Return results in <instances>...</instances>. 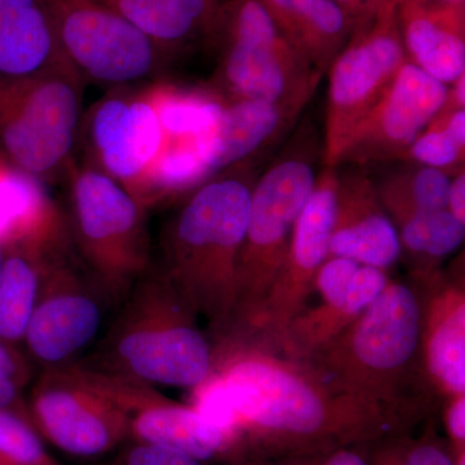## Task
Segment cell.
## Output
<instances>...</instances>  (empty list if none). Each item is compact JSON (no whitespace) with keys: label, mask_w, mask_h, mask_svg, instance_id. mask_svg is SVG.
I'll use <instances>...</instances> for the list:
<instances>
[{"label":"cell","mask_w":465,"mask_h":465,"mask_svg":"<svg viewBox=\"0 0 465 465\" xmlns=\"http://www.w3.org/2000/svg\"><path fill=\"white\" fill-rule=\"evenodd\" d=\"M382 206L396 226L402 252L420 262L414 272L436 268L463 244L465 224L449 210H427L405 202H382Z\"/></svg>","instance_id":"obj_27"},{"label":"cell","mask_w":465,"mask_h":465,"mask_svg":"<svg viewBox=\"0 0 465 465\" xmlns=\"http://www.w3.org/2000/svg\"><path fill=\"white\" fill-rule=\"evenodd\" d=\"M336 191L338 167H322L259 316L246 332L238 333L275 351L291 321L307 307L318 271L329 258Z\"/></svg>","instance_id":"obj_12"},{"label":"cell","mask_w":465,"mask_h":465,"mask_svg":"<svg viewBox=\"0 0 465 465\" xmlns=\"http://www.w3.org/2000/svg\"><path fill=\"white\" fill-rule=\"evenodd\" d=\"M29 381V367L12 344L0 339V407L29 416L21 391ZM30 418V416H29Z\"/></svg>","instance_id":"obj_34"},{"label":"cell","mask_w":465,"mask_h":465,"mask_svg":"<svg viewBox=\"0 0 465 465\" xmlns=\"http://www.w3.org/2000/svg\"><path fill=\"white\" fill-rule=\"evenodd\" d=\"M286 41L324 75L354 29L333 0H259Z\"/></svg>","instance_id":"obj_24"},{"label":"cell","mask_w":465,"mask_h":465,"mask_svg":"<svg viewBox=\"0 0 465 465\" xmlns=\"http://www.w3.org/2000/svg\"><path fill=\"white\" fill-rule=\"evenodd\" d=\"M75 72L113 88L150 82L173 60L163 47L99 0H41Z\"/></svg>","instance_id":"obj_11"},{"label":"cell","mask_w":465,"mask_h":465,"mask_svg":"<svg viewBox=\"0 0 465 465\" xmlns=\"http://www.w3.org/2000/svg\"><path fill=\"white\" fill-rule=\"evenodd\" d=\"M305 133L278 155L251 194L235 274V308L228 330L246 332L280 273L293 232L317 180L316 145Z\"/></svg>","instance_id":"obj_5"},{"label":"cell","mask_w":465,"mask_h":465,"mask_svg":"<svg viewBox=\"0 0 465 465\" xmlns=\"http://www.w3.org/2000/svg\"><path fill=\"white\" fill-rule=\"evenodd\" d=\"M407 60L445 85L465 74V5L396 0Z\"/></svg>","instance_id":"obj_21"},{"label":"cell","mask_w":465,"mask_h":465,"mask_svg":"<svg viewBox=\"0 0 465 465\" xmlns=\"http://www.w3.org/2000/svg\"><path fill=\"white\" fill-rule=\"evenodd\" d=\"M215 176L197 142L164 143L134 198L143 206H157L193 192Z\"/></svg>","instance_id":"obj_29"},{"label":"cell","mask_w":465,"mask_h":465,"mask_svg":"<svg viewBox=\"0 0 465 465\" xmlns=\"http://www.w3.org/2000/svg\"><path fill=\"white\" fill-rule=\"evenodd\" d=\"M70 228L41 180L0 157V246L65 252Z\"/></svg>","instance_id":"obj_20"},{"label":"cell","mask_w":465,"mask_h":465,"mask_svg":"<svg viewBox=\"0 0 465 465\" xmlns=\"http://www.w3.org/2000/svg\"><path fill=\"white\" fill-rule=\"evenodd\" d=\"M168 54L213 45L226 0H99Z\"/></svg>","instance_id":"obj_23"},{"label":"cell","mask_w":465,"mask_h":465,"mask_svg":"<svg viewBox=\"0 0 465 465\" xmlns=\"http://www.w3.org/2000/svg\"><path fill=\"white\" fill-rule=\"evenodd\" d=\"M296 113L275 104L228 100L215 133L197 140L213 174L249 161L295 122Z\"/></svg>","instance_id":"obj_25"},{"label":"cell","mask_w":465,"mask_h":465,"mask_svg":"<svg viewBox=\"0 0 465 465\" xmlns=\"http://www.w3.org/2000/svg\"><path fill=\"white\" fill-rule=\"evenodd\" d=\"M370 465H457L449 443L440 439L432 425L419 439L410 433L391 437L369 448Z\"/></svg>","instance_id":"obj_31"},{"label":"cell","mask_w":465,"mask_h":465,"mask_svg":"<svg viewBox=\"0 0 465 465\" xmlns=\"http://www.w3.org/2000/svg\"><path fill=\"white\" fill-rule=\"evenodd\" d=\"M449 92L448 85L407 60L390 90L358 125L339 167L402 162L412 143L445 105Z\"/></svg>","instance_id":"obj_14"},{"label":"cell","mask_w":465,"mask_h":465,"mask_svg":"<svg viewBox=\"0 0 465 465\" xmlns=\"http://www.w3.org/2000/svg\"><path fill=\"white\" fill-rule=\"evenodd\" d=\"M436 2L445 3L451 5H465V0H436Z\"/></svg>","instance_id":"obj_41"},{"label":"cell","mask_w":465,"mask_h":465,"mask_svg":"<svg viewBox=\"0 0 465 465\" xmlns=\"http://www.w3.org/2000/svg\"><path fill=\"white\" fill-rule=\"evenodd\" d=\"M243 465H298L290 459H274V460H256Z\"/></svg>","instance_id":"obj_40"},{"label":"cell","mask_w":465,"mask_h":465,"mask_svg":"<svg viewBox=\"0 0 465 465\" xmlns=\"http://www.w3.org/2000/svg\"><path fill=\"white\" fill-rule=\"evenodd\" d=\"M101 322L99 299L84 275L70 264L66 252L51 255L24 336L30 354L45 367L69 362L90 344Z\"/></svg>","instance_id":"obj_15"},{"label":"cell","mask_w":465,"mask_h":465,"mask_svg":"<svg viewBox=\"0 0 465 465\" xmlns=\"http://www.w3.org/2000/svg\"><path fill=\"white\" fill-rule=\"evenodd\" d=\"M450 183L451 173L421 164L375 182L381 201L406 202L427 210H448Z\"/></svg>","instance_id":"obj_30"},{"label":"cell","mask_w":465,"mask_h":465,"mask_svg":"<svg viewBox=\"0 0 465 465\" xmlns=\"http://www.w3.org/2000/svg\"><path fill=\"white\" fill-rule=\"evenodd\" d=\"M401 255L399 232L382 206L374 180L363 167L338 170L329 258L351 259L387 272Z\"/></svg>","instance_id":"obj_19"},{"label":"cell","mask_w":465,"mask_h":465,"mask_svg":"<svg viewBox=\"0 0 465 465\" xmlns=\"http://www.w3.org/2000/svg\"><path fill=\"white\" fill-rule=\"evenodd\" d=\"M370 446H356L335 450L329 454L316 458L290 459L298 465H370Z\"/></svg>","instance_id":"obj_37"},{"label":"cell","mask_w":465,"mask_h":465,"mask_svg":"<svg viewBox=\"0 0 465 465\" xmlns=\"http://www.w3.org/2000/svg\"><path fill=\"white\" fill-rule=\"evenodd\" d=\"M0 465H61L29 416L0 407Z\"/></svg>","instance_id":"obj_32"},{"label":"cell","mask_w":465,"mask_h":465,"mask_svg":"<svg viewBox=\"0 0 465 465\" xmlns=\"http://www.w3.org/2000/svg\"><path fill=\"white\" fill-rule=\"evenodd\" d=\"M448 105L407 150L403 162L411 161L421 166L440 168L449 173H457L464 168L465 140L459 139L446 125Z\"/></svg>","instance_id":"obj_33"},{"label":"cell","mask_w":465,"mask_h":465,"mask_svg":"<svg viewBox=\"0 0 465 465\" xmlns=\"http://www.w3.org/2000/svg\"><path fill=\"white\" fill-rule=\"evenodd\" d=\"M420 305V351L425 376L440 399L465 394V289L463 277L440 269L414 272Z\"/></svg>","instance_id":"obj_17"},{"label":"cell","mask_w":465,"mask_h":465,"mask_svg":"<svg viewBox=\"0 0 465 465\" xmlns=\"http://www.w3.org/2000/svg\"><path fill=\"white\" fill-rule=\"evenodd\" d=\"M143 92L154 109L164 143L197 142L215 133L228 100L216 88L153 81Z\"/></svg>","instance_id":"obj_26"},{"label":"cell","mask_w":465,"mask_h":465,"mask_svg":"<svg viewBox=\"0 0 465 465\" xmlns=\"http://www.w3.org/2000/svg\"><path fill=\"white\" fill-rule=\"evenodd\" d=\"M84 82L72 70L0 82V157L41 182L66 176L81 131Z\"/></svg>","instance_id":"obj_8"},{"label":"cell","mask_w":465,"mask_h":465,"mask_svg":"<svg viewBox=\"0 0 465 465\" xmlns=\"http://www.w3.org/2000/svg\"><path fill=\"white\" fill-rule=\"evenodd\" d=\"M335 387L420 423L434 393L420 351V305L414 284L390 280L338 336L305 360Z\"/></svg>","instance_id":"obj_2"},{"label":"cell","mask_w":465,"mask_h":465,"mask_svg":"<svg viewBox=\"0 0 465 465\" xmlns=\"http://www.w3.org/2000/svg\"><path fill=\"white\" fill-rule=\"evenodd\" d=\"M113 375L134 440L177 450L203 463L215 459L234 461L231 437L194 407L162 396L153 385L116 372Z\"/></svg>","instance_id":"obj_18"},{"label":"cell","mask_w":465,"mask_h":465,"mask_svg":"<svg viewBox=\"0 0 465 465\" xmlns=\"http://www.w3.org/2000/svg\"><path fill=\"white\" fill-rule=\"evenodd\" d=\"M443 424L455 464L465 465V394L446 399Z\"/></svg>","instance_id":"obj_36"},{"label":"cell","mask_w":465,"mask_h":465,"mask_svg":"<svg viewBox=\"0 0 465 465\" xmlns=\"http://www.w3.org/2000/svg\"><path fill=\"white\" fill-rule=\"evenodd\" d=\"M51 255L54 253L27 249L5 250V262L0 275L2 341L9 344L24 341L38 300L45 262Z\"/></svg>","instance_id":"obj_28"},{"label":"cell","mask_w":465,"mask_h":465,"mask_svg":"<svg viewBox=\"0 0 465 465\" xmlns=\"http://www.w3.org/2000/svg\"><path fill=\"white\" fill-rule=\"evenodd\" d=\"M247 162L194 189L162 238V271L215 333L226 331L234 316L238 255L255 185Z\"/></svg>","instance_id":"obj_3"},{"label":"cell","mask_w":465,"mask_h":465,"mask_svg":"<svg viewBox=\"0 0 465 465\" xmlns=\"http://www.w3.org/2000/svg\"><path fill=\"white\" fill-rule=\"evenodd\" d=\"M333 2L347 14L356 26L358 24L366 23L374 18L391 0H333Z\"/></svg>","instance_id":"obj_38"},{"label":"cell","mask_w":465,"mask_h":465,"mask_svg":"<svg viewBox=\"0 0 465 465\" xmlns=\"http://www.w3.org/2000/svg\"><path fill=\"white\" fill-rule=\"evenodd\" d=\"M87 164L136 194L155 161L163 134L143 87L114 88L91 106L84 125Z\"/></svg>","instance_id":"obj_13"},{"label":"cell","mask_w":465,"mask_h":465,"mask_svg":"<svg viewBox=\"0 0 465 465\" xmlns=\"http://www.w3.org/2000/svg\"><path fill=\"white\" fill-rule=\"evenodd\" d=\"M164 272L143 274L110 330L101 369L149 385L193 388L213 370V341Z\"/></svg>","instance_id":"obj_4"},{"label":"cell","mask_w":465,"mask_h":465,"mask_svg":"<svg viewBox=\"0 0 465 465\" xmlns=\"http://www.w3.org/2000/svg\"><path fill=\"white\" fill-rule=\"evenodd\" d=\"M27 411L43 439L74 457H99L130 437L114 376L101 367L72 362L45 367Z\"/></svg>","instance_id":"obj_9"},{"label":"cell","mask_w":465,"mask_h":465,"mask_svg":"<svg viewBox=\"0 0 465 465\" xmlns=\"http://www.w3.org/2000/svg\"><path fill=\"white\" fill-rule=\"evenodd\" d=\"M213 370L234 414L237 461L321 457L372 446L419 424L335 387L304 361L234 331L215 333Z\"/></svg>","instance_id":"obj_1"},{"label":"cell","mask_w":465,"mask_h":465,"mask_svg":"<svg viewBox=\"0 0 465 465\" xmlns=\"http://www.w3.org/2000/svg\"><path fill=\"white\" fill-rule=\"evenodd\" d=\"M109 465H204L203 461L177 450L137 442L124 449Z\"/></svg>","instance_id":"obj_35"},{"label":"cell","mask_w":465,"mask_h":465,"mask_svg":"<svg viewBox=\"0 0 465 465\" xmlns=\"http://www.w3.org/2000/svg\"><path fill=\"white\" fill-rule=\"evenodd\" d=\"M390 280L387 272L374 266L327 258L314 281L320 300L291 321L275 351L293 360H308L353 322Z\"/></svg>","instance_id":"obj_16"},{"label":"cell","mask_w":465,"mask_h":465,"mask_svg":"<svg viewBox=\"0 0 465 465\" xmlns=\"http://www.w3.org/2000/svg\"><path fill=\"white\" fill-rule=\"evenodd\" d=\"M3 262H5V249L0 246V275H2Z\"/></svg>","instance_id":"obj_42"},{"label":"cell","mask_w":465,"mask_h":465,"mask_svg":"<svg viewBox=\"0 0 465 465\" xmlns=\"http://www.w3.org/2000/svg\"><path fill=\"white\" fill-rule=\"evenodd\" d=\"M213 45L215 84L226 100L284 106L299 114L323 75L286 41L259 0H226Z\"/></svg>","instance_id":"obj_6"},{"label":"cell","mask_w":465,"mask_h":465,"mask_svg":"<svg viewBox=\"0 0 465 465\" xmlns=\"http://www.w3.org/2000/svg\"><path fill=\"white\" fill-rule=\"evenodd\" d=\"M406 61L396 0H391L374 18L354 26L327 70L323 167H339L358 125L390 90Z\"/></svg>","instance_id":"obj_10"},{"label":"cell","mask_w":465,"mask_h":465,"mask_svg":"<svg viewBox=\"0 0 465 465\" xmlns=\"http://www.w3.org/2000/svg\"><path fill=\"white\" fill-rule=\"evenodd\" d=\"M70 70L41 0H0V82Z\"/></svg>","instance_id":"obj_22"},{"label":"cell","mask_w":465,"mask_h":465,"mask_svg":"<svg viewBox=\"0 0 465 465\" xmlns=\"http://www.w3.org/2000/svg\"><path fill=\"white\" fill-rule=\"evenodd\" d=\"M448 210L455 219L465 224V173L463 170L451 177L450 183Z\"/></svg>","instance_id":"obj_39"},{"label":"cell","mask_w":465,"mask_h":465,"mask_svg":"<svg viewBox=\"0 0 465 465\" xmlns=\"http://www.w3.org/2000/svg\"><path fill=\"white\" fill-rule=\"evenodd\" d=\"M70 228L97 283L118 298L148 273V208L90 164L70 166Z\"/></svg>","instance_id":"obj_7"}]
</instances>
